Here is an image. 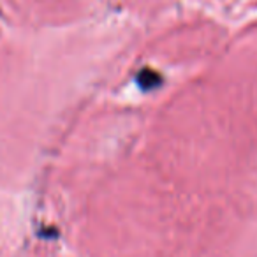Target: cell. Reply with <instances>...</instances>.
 <instances>
[{
  "instance_id": "obj_1",
  "label": "cell",
  "mask_w": 257,
  "mask_h": 257,
  "mask_svg": "<svg viewBox=\"0 0 257 257\" xmlns=\"http://www.w3.org/2000/svg\"><path fill=\"white\" fill-rule=\"evenodd\" d=\"M138 81H140V85L143 86L145 90H148V88H154V86H157L159 83H161V76H159L155 71L145 69V71L140 74V78H138Z\"/></svg>"
}]
</instances>
